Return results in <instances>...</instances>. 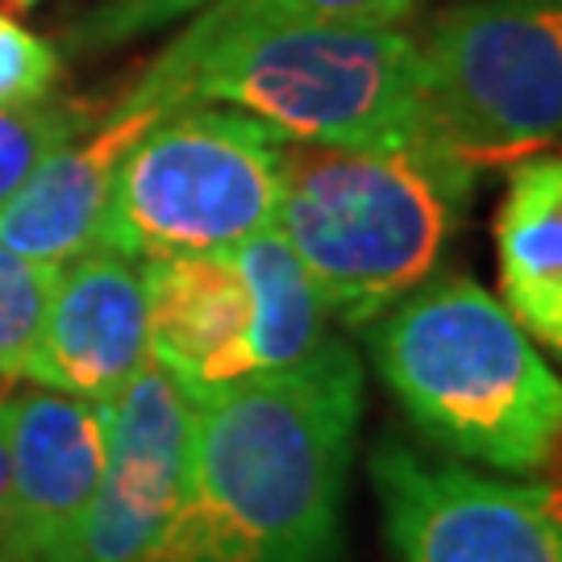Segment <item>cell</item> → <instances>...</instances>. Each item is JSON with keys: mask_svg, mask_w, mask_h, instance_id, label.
<instances>
[{"mask_svg": "<svg viewBox=\"0 0 562 562\" xmlns=\"http://www.w3.org/2000/svg\"><path fill=\"white\" fill-rule=\"evenodd\" d=\"M408 422L450 459L529 480L562 454V380L487 288L429 276L362 329Z\"/></svg>", "mask_w": 562, "mask_h": 562, "instance_id": "obj_4", "label": "cell"}, {"mask_svg": "<svg viewBox=\"0 0 562 562\" xmlns=\"http://www.w3.org/2000/svg\"><path fill=\"white\" fill-rule=\"evenodd\" d=\"M125 101L229 104L288 142L408 146L438 138L413 34L396 25L241 18L222 4H204Z\"/></svg>", "mask_w": 562, "mask_h": 562, "instance_id": "obj_2", "label": "cell"}, {"mask_svg": "<svg viewBox=\"0 0 562 562\" xmlns=\"http://www.w3.org/2000/svg\"><path fill=\"white\" fill-rule=\"evenodd\" d=\"M241 18L322 21V25H401L425 0H213Z\"/></svg>", "mask_w": 562, "mask_h": 562, "instance_id": "obj_17", "label": "cell"}, {"mask_svg": "<svg viewBox=\"0 0 562 562\" xmlns=\"http://www.w3.org/2000/svg\"><path fill=\"white\" fill-rule=\"evenodd\" d=\"M496 267L513 322L562 359V155H529L508 171L496 209Z\"/></svg>", "mask_w": 562, "mask_h": 562, "instance_id": "obj_13", "label": "cell"}, {"mask_svg": "<svg viewBox=\"0 0 562 562\" xmlns=\"http://www.w3.org/2000/svg\"><path fill=\"white\" fill-rule=\"evenodd\" d=\"M55 267L34 262L0 241V380H25L50 304Z\"/></svg>", "mask_w": 562, "mask_h": 562, "instance_id": "obj_16", "label": "cell"}, {"mask_svg": "<svg viewBox=\"0 0 562 562\" xmlns=\"http://www.w3.org/2000/svg\"><path fill=\"white\" fill-rule=\"evenodd\" d=\"M283 134L241 109L188 101L121 159L104 241L134 259L234 250L276 222Z\"/></svg>", "mask_w": 562, "mask_h": 562, "instance_id": "obj_5", "label": "cell"}, {"mask_svg": "<svg viewBox=\"0 0 562 562\" xmlns=\"http://www.w3.org/2000/svg\"><path fill=\"white\" fill-rule=\"evenodd\" d=\"M213 0H109L104 9H97L92 18H83L76 25V42L80 46H101V42H121L146 34L162 21H176L183 13H196Z\"/></svg>", "mask_w": 562, "mask_h": 562, "instance_id": "obj_19", "label": "cell"}, {"mask_svg": "<svg viewBox=\"0 0 562 562\" xmlns=\"http://www.w3.org/2000/svg\"><path fill=\"white\" fill-rule=\"evenodd\" d=\"M13 4H21V9H30V4H38V0H13Z\"/></svg>", "mask_w": 562, "mask_h": 562, "instance_id": "obj_21", "label": "cell"}, {"mask_svg": "<svg viewBox=\"0 0 562 562\" xmlns=\"http://www.w3.org/2000/svg\"><path fill=\"white\" fill-rule=\"evenodd\" d=\"M159 113L167 109L121 101L88 134L46 155L30 171V180L0 204V241L46 267H63L101 246L121 159Z\"/></svg>", "mask_w": 562, "mask_h": 562, "instance_id": "obj_12", "label": "cell"}, {"mask_svg": "<svg viewBox=\"0 0 562 562\" xmlns=\"http://www.w3.org/2000/svg\"><path fill=\"white\" fill-rule=\"evenodd\" d=\"M192 401L162 367H146L113 404L101 487L63 562H146L180 501Z\"/></svg>", "mask_w": 562, "mask_h": 562, "instance_id": "obj_9", "label": "cell"}, {"mask_svg": "<svg viewBox=\"0 0 562 562\" xmlns=\"http://www.w3.org/2000/svg\"><path fill=\"white\" fill-rule=\"evenodd\" d=\"M113 404L50 387L9 401V483L0 504V562H63L101 487Z\"/></svg>", "mask_w": 562, "mask_h": 562, "instance_id": "obj_8", "label": "cell"}, {"mask_svg": "<svg viewBox=\"0 0 562 562\" xmlns=\"http://www.w3.org/2000/svg\"><path fill=\"white\" fill-rule=\"evenodd\" d=\"M150 362L196 404L255 375L250 292L229 250L142 259Z\"/></svg>", "mask_w": 562, "mask_h": 562, "instance_id": "obj_11", "label": "cell"}, {"mask_svg": "<svg viewBox=\"0 0 562 562\" xmlns=\"http://www.w3.org/2000/svg\"><path fill=\"white\" fill-rule=\"evenodd\" d=\"M417 42L434 130L462 159L562 155V0H462Z\"/></svg>", "mask_w": 562, "mask_h": 562, "instance_id": "obj_6", "label": "cell"}, {"mask_svg": "<svg viewBox=\"0 0 562 562\" xmlns=\"http://www.w3.org/2000/svg\"><path fill=\"white\" fill-rule=\"evenodd\" d=\"M9 401L13 392L0 380V504H4V483H9Z\"/></svg>", "mask_w": 562, "mask_h": 562, "instance_id": "obj_20", "label": "cell"}, {"mask_svg": "<svg viewBox=\"0 0 562 562\" xmlns=\"http://www.w3.org/2000/svg\"><path fill=\"white\" fill-rule=\"evenodd\" d=\"M480 167L442 138L408 146L283 142L276 229L329 317L367 329L438 276Z\"/></svg>", "mask_w": 562, "mask_h": 562, "instance_id": "obj_3", "label": "cell"}, {"mask_svg": "<svg viewBox=\"0 0 562 562\" xmlns=\"http://www.w3.org/2000/svg\"><path fill=\"white\" fill-rule=\"evenodd\" d=\"M55 80H59L55 46L0 9V109L50 97Z\"/></svg>", "mask_w": 562, "mask_h": 562, "instance_id": "obj_18", "label": "cell"}, {"mask_svg": "<svg viewBox=\"0 0 562 562\" xmlns=\"http://www.w3.org/2000/svg\"><path fill=\"white\" fill-rule=\"evenodd\" d=\"M362 362L329 338L192 404L180 501L146 562H334Z\"/></svg>", "mask_w": 562, "mask_h": 562, "instance_id": "obj_1", "label": "cell"}, {"mask_svg": "<svg viewBox=\"0 0 562 562\" xmlns=\"http://www.w3.org/2000/svg\"><path fill=\"white\" fill-rule=\"evenodd\" d=\"M150 367L142 259L92 246L55 267L50 304L25 380L63 396L117 404Z\"/></svg>", "mask_w": 562, "mask_h": 562, "instance_id": "obj_10", "label": "cell"}, {"mask_svg": "<svg viewBox=\"0 0 562 562\" xmlns=\"http://www.w3.org/2000/svg\"><path fill=\"white\" fill-rule=\"evenodd\" d=\"M246 292H250V350L255 371H283L317 355L329 334V308L313 276L301 267L296 250L271 225L234 250Z\"/></svg>", "mask_w": 562, "mask_h": 562, "instance_id": "obj_14", "label": "cell"}, {"mask_svg": "<svg viewBox=\"0 0 562 562\" xmlns=\"http://www.w3.org/2000/svg\"><path fill=\"white\" fill-rule=\"evenodd\" d=\"M396 562H562V492L429 459L401 438L371 454Z\"/></svg>", "mask_w": 562, "mask_h": 562, "instance_id": "obj_7", "label": "cell"}, {"mask_svg": "<svg viewBox=\"0 0 562 562\" xmlns=\"http://www.w3.org/2000/svg\"><path fill=\"white\" fill-rule=\"evenodd\" d=\"M97 125V109L80 101H50L0 109V204L30 180V171L59 146Z\"/></svg>", "mask_w": 562, "mask_h": 562, "instance_id": "obj_15", "label": "cell"}]
</instances>
